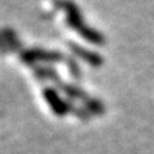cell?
I'll use <instances>...</instances> for the list:
<instances>
[{
  "mask_svg": "<svg viewBox=\"0 0 154 154\" xmlns=\"http://www.w3.org/2000/svg\"><path fill=\"white\" fill-rule=\"evenodd\" d=\"M58 5L66 11L68 25L72 28H75L81 36H84L86 40H89L90 42H94V44H102V42H104L103 41L104 38L99 32H96L95 30H91L90 27H88L84 23L82 16H81L79 8L73 3L68 2V0H60V2H58Z\"/></svg>",
  "mask_w": 154,
  "mask_h": 154,
  "instance_id": "obj_1",
  "label": "cell"
},
{
  "mask_svg": "<svg viewBox=\"0 0 154 154\" xmlns=\"http://www.w3.org/2000/svg\"><path fill=\"white\" fill-rule=\"evenodd\" d=\"M44 98L48 102V104H49V107L53 109V112L57 116H64L68 113L69 110H73L68 103H66L64 100L60 98L57 91L51 90V89L44 90Z\"/></svg>",
  "mask_w": 154,
  "mask_h": 154,
  "instance_id": "obj_2",
  "label": "cell"
},
{
  "mask_svg": "<svg viewBox=\"0 0 154 154\" xmlns=\"http://www.w3.org/2000/svg\"><path fill=\"white\" fill-rule=\"evenodd\" d=\"M26 60H45V62H54L59 60L62 55L57 51H46V50H28L25 55Z\"/></svg>",
  "mask_w": 154,
  "mask_h": 154,
  "instance_id": "obj_3",
  "label": "cell"
},
{
  "mask_svg": "<svg viewBox=\"0 0 154 154\" xmlns=\"http://www.w3.org/2000/svg\"><path fill=\"white\" fill-rule=\"evenodd\" d=\"M71 49L73 50L79 57L84 58V59L88 62V63H90V64H93V66H99L100 63H102V58H100L98 54H94V53L86 50V49H84V48H80L79 45L72 44V45H71Z\"/></svg>",
  "mask_w": 154,
  "mask_h": 154,
  "instance_id": "obj_4",
  "label": "cell"
},
{
  "mask_svg": "<svg viewBox=\"0 0 154 154\" xmlns=\"http://www.w3.org/2000/svg\"><path fill=\"white\" fill-rule=\"evenodd\" d=\"M85 105H86V108H88L89 112L93 113V114H103L104 113V105L100 102H98V100L88 99Z\"/></svg>",
  "mask_w": 154,
  "mask_h": 154,
  "instance_id": "obj_5",
  "label": "cell"
},
{
  "mask_svg": "<svg viewBox=\"0 0 154 154\" xmlns=\"http://www.w3.org/2000/svg\"><path fill=\"white\" fill-rule=\"evenodd\" d=\"M62 88H63L64 93L68 94L69 96H72V98L75 99H85L86 96L84 94V91L79 90L77 88H75V86H71V85H62Z\"/></svg>",
  "mask_w": 154,
  "mask_h": 154,
  "instance_id": "obj_6",
  "label": "cell"
}]
</instances>
